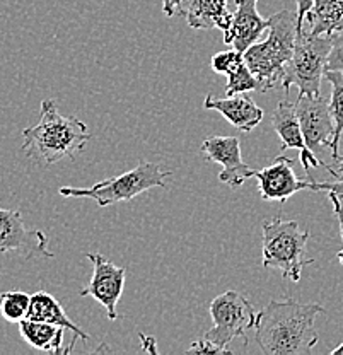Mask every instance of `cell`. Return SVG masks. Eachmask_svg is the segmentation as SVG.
Listing matches in <instances>:
<instances>
[{"label": "cell", "mask_w": 343, "mask_h": 355, "mask_svg": "<svg viewBox=\"0 0 343 355\" xmlns=\"http://www.w3.org/2000/svg\"><path fill=\"white\" fill-rule=\"evenodd\" d=\"M323 313L316 302L274 299L258 313L254 340L267 355H306L318 343L315 321Z\"/></svg>", "instance_id": "1"}, {"label": "cell", "mask_w": 343, "mask_h": 355, "mask_svg": "<svg viewBox=\"0 0 343 355\" xmlns=\"http://www.w3.org/2000/svg\"><path fill=\"white\" fill-rule=\"evenodd\" d=\"M89 140L91 132L82 120L64 116L53 99H45L38 123L23 130L21 149L33 161L51 166L62 159L73 161Z\"/></svg>", "instance_id": "2"}, {"label": "cell", "mask_w": 343, "mask_h": 355, "mask_svg": "<svg viewBox=\"0 0 343 355\" xmlns=\"http://www.w3.org/2000/svg\"><path fill=\"white\" fill-rule=\"evenodd\" d=\"M296 40V14L283 9L268 17V38L252 44L243 53L249 70L260 83V92L282 86Z\"/></svg>", "instance_id": "3"}, {"label": "cell", "mask_w": 343, "mask_h": 355, "mask_svg": "<svg viewBox=\"0 0 343 355\" xmlns=\"http://www.w3.org/2000/svg\"><path fill=\"white\" fill-rule=\"evenodd\" d=\"M171 176V171H164L159 164L149 161H140L137 168L123 173L120 176L103 180L89 188L62 187L58 193L70 198H91L99 207H109L118 202H128L137 195L149 191L152 188L168 190L166 180Z\"/></svg>", "instance_id": "4"}, {"label": "cell", "mask_w": 343, "mask_h": 355, "mask_svg": "<svg viewBox=\"0 0 343 355\" xmlns=\"http://www.w3.org/2000/svg\"><path fill=\"white\" fill-rule=\"evenodd\" d=\"M309 232L301 231L296 220L275 217L263 222V266L276 268L282 277L299 282L306 265L315 260H304Z\"/></svg>", "instance_id": "5"}, {"label": "cell", "mask_w": 343, "mask_h": 355, "mask_svg": "<svg viewBox=\"0 0 343 355\" xmlns=\"http://www.w3.org/2000/svg\"><path fill=\"white\" fill-rule=\"evenodd\" d=\"M333 40L335 36H315L306 31L302 35H297L294 55L287 65L285 79L282 84L285 92L296 86L299 89V96L321 94V80L326 72Z\"/></svg>", "instance_id": "6"}, {"label": "cell", "mask_w": 343, "mask_h": 355, "mask_svg": "<svg viewBox=\"0 0 343 355\" xmlns=\"http://www.w3.org/2000/svg\"><path fill=\"white\" fill-rule=\"evenodd\" d=\"M209 313L212 316L213 327L204 336L226 349L238 336L246 340V331L256 327L258 321V313L254 311L252 301L236 291H227L217 295L210 302Z\"/></svg>", "instance_id": "7"}, {"label": "cell", "mask_w": 343, "mask_h": 355, "mask_svg": "<svg viewBox=\"0 0 343 355\" xmlns=\"http://www.w3.org/2000/svg\"><path fill=\"white\" fill-rule=\"evenodd\" d=\"M0 253H17L26 260L53 258L48 250V238L39 229L24 224L19 210L0 207Z\"/></svg>", "instance_id": "8"}, {"label": "cell", "mask_w": 343, "mask_h": 355, "mask_svg": "<svg viewBox=\"0 0 343 355\" xmlns=\"http://www.w3.org/2000/svg\"><path fill=\"white\" fill-rule=\"evenodd\" d=\"M87 260L92 261V277L89 286L80 291V295L94 297L108 313V320L116 321L120 318L116 311L118 301L121 299L127 280V270L106 260L99 253H87Z\"/></svg>", "instance_id": "9"}, {"label": "cell", "mask_w": 343, "mask_h": 355, "mask_svg": "<svg viewBox=\"0 0 343 355\" xmlns=\"http://www.w3.org/2000/svg\"><path fill=\"white\" fill-rule=\"evenodd\" d=\"M296 113L301 123L302 135L313 153H319L323 147H331L333 142V116L330 111V101L324 96H299Z\"/></svg>", "instance_id": "10"}, {"label": "cell", "mask_w": 343, "mask_h": 355, "mask_svg": "<svg viewBox=\"0 0 343 355\" xmlns=\"http://www.w3.org/2000/svg\"><path fill=\"white\" fill-rule=\"evenodd\" d=\"M202 154L209 162L222 166L219 180L231 187L232 190H238L245 184L246 180L254 178L256 169L249 168L241 157V146H239L238 137H206L202 142Z\"/></svg>", "instance_id": "11"}, {"label": "cell", "mask_w": 343, "mask_h": 355, "mask_svg": "<svg viewBox=\"0 0 343 355\" xmlns=\"http://www.w3.org/2000/svg\"><path fill=\"white\" fill-rule=\"evenodd\" d=\"M260 195L265 202L285 203L301 190H309L313 180H299L294 173V161L285 155H279L270 166L261 171H254Z\"/></svg>", "instance_id": "12"}, {"label": "cell", "mask_w": 343, "mask_h": 355, "mask_svg": "<svg viewBox=\"0 0 343 355\" xmlns=\"http://www.w3.org/2000/svg\"><path fill=\"white\" fill-rule=\"evenodd\" d=\"M272 127H274L279 139L282 140L280 150H299V154H301V164L302 168L306 169V175H308L309 180H313L311 175H309V169L311 168H326L328 173L331 171V166L319 161L315 155V153L309 149L308 144H306L304 135H302L301 123H299V118L296 113V105H292V103L289 101L279 103L274 111V116H272Z\"/></svg>", "instance_id": "13"}, {"label": "cell", "mask_w": 343, "mask_h": 355, "mask_svg": "<svg viewBox=\"0 0 343 355\" xmlns=\"http://www.w3.org/2000/svg\"><path fill=\"white\" fill-rule=\"evenodd\" d=\"M258 0H236V12L232 14V24L224 33V43L245 53L252 44L261 38L268 29V19L258 12Z\"/></svg>", "instance_id": "14"}, {"label": "cell", "mask_w": 343, "mask_h": 355, "mask_svg": "<svg viewBox=\"0 0 343 355\" xmlns=\"http://www.w3.org/2000/svg\"><path fill=\"white\" fill-rule=\"evenodd\" d=\"M205 110H213L222 114L224 118L238 128L239 132H252L263 120V110L245 96H227V98L217 99L212 94H209L204 101Z\"/></svg>", "instance_id": "15"}, {"label": "cell", "mask_w": 343, "mask_h": 355, "mask_svg": "<svg viewBox=\"0 0 343 355\" xmlns=\"http://www.w3.org/2000/svg\"><path fill=\"white\" fill-rule=\"evenodd\" d=\"M210 67L213 72L226 73V96L243 94L249 91H260V83L253 76L248 64L245 60V55L238 50L219 51L210 60Z\"/></svg>", "instance_id": "16"}, {"label": "cell", "mask_w": 343, "mask_h": 355, "mask_svg": "<svg viewBox=\"0 0 343 355\" xmlns=\"http://www.w3.org/2000/svg\"><path fill=\"white\" fill-rule=\"evenodd\" d=\"M179 10L193 29H220L227 33L232 24L227 0H188L186 7Z\"/></svg>", "instance_id": "17"}, {"label": "cell", "mask_w": 343, "mask_h": 355, "mask_svg": "<svg viewBox=\"0 0 343 355\" xmlns=\"http://www.w3.org/2000/svg\"><path fill=\"white\" fill-rule=\"evenodd\" d=\"M28 320L35 321H43V323L57 324V327L65 328V330H70L73 333V336L80 340H89V335L82 330L80 327H77L72 320L67 316L64 308L60 306V302L53 297L48 292H36V294L31 295V304H29V313Z\"/></svg>", "instance_id": "18"}, {"label": "cell", "mask_w": 343, "mask_h": 355, "mask_svg": "<svg viewBox=\"0 0 343 355\" xmlns=\"http://www.w3.org/2000/svg\"><path fill=\"white\" fill-rule=\"evenodd\" d=\"M306 22L309 35H343V0H315Z\"/></svg>", "instance_id": "19"}, {"label": "cell", "mask_w": 343, "mask_h": 355, "mask_svg": "<svg viewBox=\"0 0 343 355\" xmlns=\"http://www.w3.org/2000/svg\"><path fill=\"white\" fill-rule=\"evenodd\" d=\"M64 331L65 328L57 327V324L28 320V318L19 323V333L28 345L36 350H42V352H51L55 355L65 354V350L62 349Z\"/></svg>", "instance_id": "20"}, {"label": "cell", "mask_w": 343, "mask_h": 355, "mask_svg": "<svg viewBox=\"0 0 343 355\" xmlns=\"http://www.w3.org/2000/svg\"><path fill=\"white\" fill-rule=\"evenodd\" d=\"M324 79L331 84V98L330 111L333 116L335 133L333 142H331V157L337 159L340 155V139L343 133V70H328L324 72Z\"/></svg>", "instance_id": "21"}, {"label": "cell", "mask_w": 343, "mask_h": 355, "mask_svg": "<svg viewBox=\"0 0 343 355\" xmlns=\"http://www.w3.org/2000/svg\"><path fill=\"white\" fill-rule=\"evenodd\" d=\"M31 295L23 291H9L0 295V314L9 323H17L28 318Z\"/></svg>", "instance_id": "22"}, {"label": "cell", "mask_w": 343, "mask_h": 355, "mask_svg": "<svg viewBox=\"0 0 343 355\" xmlns=\"http://www.w3.org/2000/svg\"><path fill=\"white\" fill-rule=\"evenodd\" d=\"M309 190L311 191H328V198L333 203V212L337 216V219H343V180H335V181H318L313 180L309 183Z\"/></svg>", "instance_id": "23"}, {"label": "cell", "mask_w": 343, "mask_h": 355, "mask_svg": "<svg viewBox=\"0 0 343 355\" xmlns=\"http://www.w3.org/2000/svg\"><path fill=\"white\" fill-rule=\"evenodd\" d=\"M188 354H206V355H216V354H231V350L226 347H220L217 343L210 342L209 338L202 336V338L195 340L191 347L188 349Z\"/></svg>", "instance_id": "24"}, {"label": "cell", "mask_w": 343, "mask_h": 355, "mask_svg": "<svg viewBox=\"0 0 343 355\" xmlns=\"http://www.w3.org/2000/svg\"><path fill=\"white\" fill-rule=\"evenodd\" d=\"M328 70H343V35H337L333 40L330 57H328Z\"/></svg>", "instance_id": "25"}, {"label": "cell", "mask_w": 343, "mask_h": 355, "mask_svg": "<svg viewBox=\"0 0 343 355\" xmlns=\"http://www.w3.org/2000/svg\"><path fill=\"white\" fill-rule=\"evenodd\" d=\"M297 10H296V26H297V35L304 33V21L309 10L315 6V0H296Z\"/></svg>", "instance_id": "26"}, {"label": "cell", "mask_w": 343, "mask_h": 355, "mask_svg": "<svg viewBox=\"0 0 343 355\" xmlns=\"http://www.w3.org/2000/svg\"><path fill=\"white\" fill-rule=\"evenodd\" d=\"M179 7H182V0H162V12H164V16H176V10Z\"/></svg>", "instance_id": "27"}, {"label": "cell", "mask_w": 343, "mask_h": 355, "mask_svg": "<svg viewBox=\"0 0 343 355\" xmlns=\"http://www.w3.org/2000/svg\"><path fill=\"white\" fill-rule=\"evenodd\" d=\"M335 161V168H331L330 175L335 178V180H343V155H338Z\"/></svg>", "instance_id": "28"}, {"label": "cell", "mask_w": 343, "mask_h": 355, "mask_svg": "<svg viewBox=\"0 0 343 355\" xmlns=\"http://www.w3.org/2000/svg\"><path fill=\"white\" fill-rule=\"evenodd\" d=\"M338 224H340V236H342V241H343V219H338ZM337 258H338V261L343 265V250L337 254Z\"/></svg>", "instance_id": "29"}, {"label": "cell", "mask_w": 343, "mask_h": 355, "mask_svg": "<svg viewBox=\"0 0 343 355\" xmlns=\"http://www.w3.org/2000/svg\"><path fill=\"white\" fill-rule=\"evenodd\" d=\"M331 355H343V343H342V345H338L337 349L331 350Z\"/></svg>", "instance_id": "30"}]
</instances>
